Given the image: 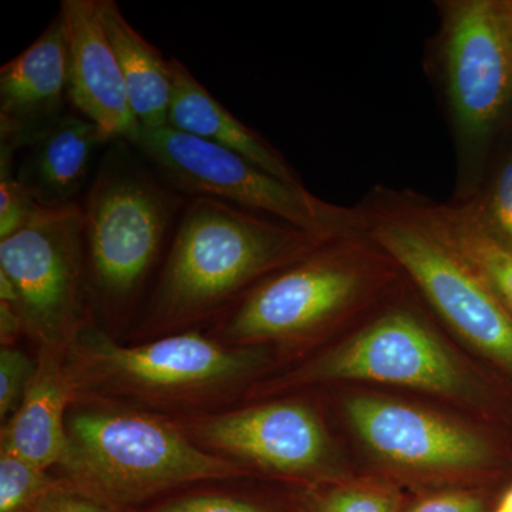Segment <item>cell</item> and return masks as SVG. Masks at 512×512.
Returning a JSON list of instances; mask_svg holds the SVG:
<instances>
[{"mask_svg": "<svg viewBox=\"0 0 512 512\" xmlns=\"http://www.w3.org/2000/svg\"><path fill=\"white\" fill-rule=\"evenodd\" d=\"M323 242L227 202L191 198L171 237L141 330L160 335L210 319Z\"/></svg>", "mask_w": 512, "mask_h": 512, "instance_id": "cell-1", "label": "cell"}, {"mask_svg": "<svg viewBox=\"0 0 512 512\" xmlns=\"http://www.w3.org/2000/svg\"><path fill=\"white\" fill-rule=\"evenodd\" d=\"M57 467L64 485L113 510L180 485L248 473L168 421L107 407L67 414L66 448Z\"/></svg>", "mask_w": 512, "mask_h": 512, "instance_id": "cell-2", "label": "cell"}, {"mask_svg": "<svg viewBox=\"0 0 512 512\" xmlns=\"http://www.w3.org/2000/svg\"><path fill=\"white\" fill-rule=\"evenodd\" d=\"M359 211L367 237L512 387V313L454 244L436 202L414 192L377 190Z\"/></svg>", "mask_w": 512, "mask_h": 512, "instance_id": "cell-3", "label": "cell"}, {"mask_svg": "<svg viewBox=\"0 0 512 512\" xmlns=\"http://www.w3.org/2000/svg\"><path fill=\"white\" fill-rule=\"evenodd\" d=\"M265 362L258 348L225 345L188 330L123 346L89 320L64 348L77 397H120L165 407L221 399Z\"/></svg>", "mask_w": 512, "mask_h": 512, "instance_id": "cell-4", "label": "cell"}, {"mask_svg": "<svg viewBox=\"0 0 512 512\" xmlns=\"http://www.w3.org/2000/svg\"><path fill=\"white\" fill-rule=\"evenodd\" d=\"M117 141L101 160L86 201L87 289L110 316L130 311L174 234L187 198Z\"/></svg>", "mask_w": 512, "mask_h": 512, "instance_id": "cell-5", "label": "cell"}, {"mask_svg": "<svg viewBox=\"0 0 512 512\" xmlns=\"http://www.w3.org/2000/svg\"><path fill=\"white\" fill-rule=\"evenodd\" d=\"M343 380L439 394L474 407L490 421L512 424V387L464 365L412 312L386 313L335 349L274 380L271 387L284 390Z\"/></svg>", "mask_w": 512, "mask_h": 512, "instance_id": "cell-6", "label": "cell"}, {"mask_svg": "<svg viewBox=\"0 0 512 512\" xmlns=\"http://www.w3.org/2000/svg\"><path fill=\"white\" fill-rule=\"evenodd\" d=\"M389 256L363 231L323 242L259 282L220 326L229 345L306 338L355 309L386 279Z\"/></svg>", "mask_w": 512, "mask_h": 512, "instance_id": "cell-7", "label": "cell"}, {"mask_svg": "<svg viewBox=\"0 0 512 512\" xmlns=\"http://www.w3.org/2000/svg\"><path fill=\"white\" fill-rule=\"evenodd\" d=\"M441 72L470 197L512 100V0H458L444 8Z\"/></svg>", "mask_w": 512, "mask_h": 512, "instance_id": "cell-8", "label": "cell"}, {"mask_svg": "<svg viewBox=\"0 0 512 512\" xmlns=\"http://www.w3.org/2000/svg\"><path fill=\"white\" fill-rule=\"evenodd\" d=\"M131 147L185 197H205L274 218L319 239L363 231L359 208L346 210L286 183L241 154L170 126L141 128Z\"/></svg>", "mask_w": 512, "mask_h": 512, "instance_id": "cell-9", "label": "cell"}, {"mask_svg": "<svg viewBox=\"0 0 512 512\" xmlns=\"http://www.w3.org/2000/svg\"><path fill=\"white\" fill-rule=\"evenodd\" d=\"M0 272L15 286V309L40 348L64 349L84 322L87 289L82 205L42 208L0 241Z\"/></svg>", "mask_w": 512, "mask_h": 512, "instance_id": "cell-10", "label": "cell"}, {"mask_svg": "<svg viewBox=\"0 0 512 512\" xmlns=\"http://www.w3.org/2000/svg\"><path fill=\"white\" fill-rule=\"evenodd\" d=\"M350 426L373 453L403 470L440 477H512V424L477 429L383 397L350 396Z\"/></svg>", "mask_w": 512, "mask_h": 512, "instance_id": "cell-11", "label": "cell"}, {"mask_svg": "<svg viewBox=\"0 0 512 512\" xmlns=\"http://www.w3.org/2000/svg\"><path fill=\"white\" fill-rule=\"evenodd\" d=\"M212 453L279 476L318 480L333 467L332 441L318 414L298 402H276L211 414L190 426Z\"/></svg>", "mask_w": 512, "mask_h": 512, "instance_id": "cell-12", "label": "cell"}, {"mask_svg": "<svg viewBox=\"0 0 512 512\" xmlns=\"http://www.w3.org/2000/svg\"><path fill=\"white\" fill-rule=\"evenodd\" d=\"M69 100L80 116L99 127L109 143L131 141L140 130L126 84L99 15L97 0H63Z\"/></svg>", "mask_w": 512, "mask_h": 512, "instance_id": "cell-13", "label": "cell"}, {"mask_svg": "<svg viewBox=\"0 0 512 512\" xmlns=\"http://www.w3.org/2000/svg\"><path fill=\"white\" fill-rule=\"evenodd\" d=\"M67 45L57 16L33 45L0 70V147L18 153L66 116Z\"/></svg>", "mask_w": 512, "mask_h": 512, "instance_id": "cell-14", "label": "cell"}, {"mask_svg": "<svg viewBox=\"0 0 512 512\" xmlns=\"http://www.w3.org/2000/svg\"><path fill=\"white\" fill-rule=\"evenodd\" d=\"M76 399L64 349L40 348L28 392L3 426L0 450L45 470L57 466L66 448L67 409Z\"/></svg>", "mask_w": 512, "mask_h": 512, "instance_id": "cell-15", "label": "cell"}, {"mask_svg": "<svg viewBox=\"0 0 512 512\" xmlns=\"http://www.w3.org/2000/svg\"><path fill=\"white\" fill-rule=\"evenodd\" d=\"M109 143L99 127L83 116L66 114L55 126L29 146L16 171L19 183L43 208L77 204L94 153Z\"/></svg>", "mask_w": 512, "mask_h": 512, "instance_id": "cell-16", "label": "cell"}, {"mask_svg": "<svg viewBox=\"0 0 512 512\" xmlns=\"http://www.w3.org/2000/svg\"><path fill=\"white\" fill-rule=\"evenodd\" d=\"M170 63L173 97L168 126L241 154L286 183L303 185L299 175L269 141L229 113L180 60L170 59Z\"/></svg>", "mask_w": 512, "mask_h": 512, "instance_id": "cell-17", "label": "cell"}, {"mask_svg": "<svg viewBox=\"0 0 512 512\" xmlns=\"http://www.w3.org/2000/svg\"><path fill=\"white\" fill-rule=\"evenodd\" d=\"M97 5L138 124L141 128L168 126L173 97L170 60H165L160 50L127 22L116 2L97 0Z\"/></svg>", "mask_w": 512, "mask_h": 512, "instance_id": "cell-18", "label": "cell"}, {"mask_svg": "<svg viewBox=\"0 0 512 512\" xmlns=\"http://www.w3.org/2000/svg\"><path fill=\"white\" fill-rule=\"evenodd\" d=\"M436 210L454 244L512 313V247L488 227L473 197L436 202Z\"/></svg>", "mask_w": 512, "mask_h": 512, "instance_id": "cell-19", "label": "cell"}, {"mask_svg": "<svg viewBox=\"0 0 512 512\" xmlns=\"http://www.w3.org/2000/svg\"><path fill=\"white\" fill-rule=\"evenodd\" d=\"M60 483L49 470L0 450V512H33Z\"/></svg>", "mask_w": 512, "mask_h": 512, "instance_id": "cell-20", "label": "cell"}, {"mask_svg": "<svg viewBox=\"0 0 512 512\" xmlns=\"http://www.w3.org/2000/svg\"><path fill=\"white\" fill-rule=\"evenodd\" d=\"M311 512H403L402 498L382 484H342L313 495Z\"/></svg>", "mask_w": 512, "mask_h": 512, "instance_id": "cell-21", "label": "cell"}, {"mask_svg": "<svg viewBox=\"0 0 512 512\" xmlns=\"http://www.w3.org/2000/svg\"><path fill=\"white\" fill-rule=\"evenodd\" d=\"M13 164L15 153L0 147V241L20 231L43 208L19 183Z\"/></svg>", "mask_w": 512, "mask_h": 512, "instance_id": "cell-22", "label": "cell"}, {"mask_svg": "<svg viewBox=\"0 0 512 512\" xmlns=\"http://www.w3.org/2000/svg\"><path fill=\"white\" fill-rule=\"evenodd\" d=\"M470 197L476 201L488 227L512 247V151L495 168L484 191Z\"/></svg>", "mask_w": 512, "mask_h": 512, "instance_id": "cell-23", "label": "cell"}, {"mask_svg": "<svg viewBox=\"0 0 512 512\" xmlns=\"http://www.w3.org/2000/svg\"><path fill=\"white\" fill-rule=\"evenodd\" d=\"M37 363L22 350L5 346L0 350V419L9 420L18 410L29 384L36 373Z\"/></svg>", "mask_w": 512, "mask_h": 512, "instance_id": "cell-24", "label": "cell"}, {"mask_svg": "<svg viewBox=\"0 0 512 512\" xmlns=\"http://www.w3.org/2000/svg\"><path fill=\"white\" fill-rule=\"evenodd\" d=\"M487 497L476 491H447L417 501L403 512H488Z\"/></svg>", "mask_w": 512, "mask_h": 512, "instance_id": "cell-25", "label": "cell"}, {"mask_svg": "<svg viewBox=\"0 0 512 512\" xmlns=\"http://www.w3.org/2000/svg\"><path fill=\"white\" fill-rule=\"evenodd\" d=\"M153 512H268L258 505L227 495H195L157 508Z\"/></svg>", "mask_w": 512, "mask_h": 512, "instance_id": "cell-26", "label": "cell"}, {"mask_svg": "<svg viewBox=\"0 0 512 512\" xmlns=\"http://www.w3.org/2000/svg\"><path fill=\"white\" fill-rule=\"evenodd\" d=\"M33 512H114V510L60 483L40 500Z\"/></svg>", "mask_w": 512, "mask_h": 512, "instance_id": "cell-27", "label": "cell"}, {"mask_svg": "<svg viewBox=\"0 0 512 512\" xmlns=\"http://www.w3.org/2000/svg\"><path fill=\"white\" fill-rule=\"evenodd\" d=\"M25 332V325L20 318L19 312L15 306L8 302L0 301V338H2V348L12 346L15 340L19 338L20 333Z\"/></svg>", "mask_w": 512, "mask_h": 512, "instance_id": "cell-28", "label": "cell"}, {"mask_svg": "<svg viewBox=\"0 0 512 512\" xmlns=\"http://www.w3.org/2000/svg\"><path fill=\"white\" fill-rule=\"evenodd\" d=\"M498 504L503 505V507L512 512V487L505 491L503 498H501V501Z\"/></svg>", "mask_w": 512, "mask_h": 512, "instance_id": "cell-29", "label": "cell"}, {"mask_svg": "<svg viewBox=\"0 0 512 512\" xmlns=\"http://www.w3.org/2000/svg\"><path fill=\"white\" fill-rule=\"evenodd\" d=\"M494 512H511V511L507 510V508L503 507V505L498 504L497 508H495Z\"/></svg>", "mask_w": 512, "mask_h": 512, "instance_id": "cell-30", "label": "cell"}, {"mask_svg": "<svg viewBox=\"0 0 512 512\" xmlns=\"http://www.w3.org/2000/svg\"><path fill=\"white\" fill-rule=\"evenodd\" d=\"M508 120H511V123H512V100H511L510 111H508Z\"/></svg>", "mask_w": 512, "mask_h": 512, "instance_id": "cell-31", "label": "cell"}]
</instances>
